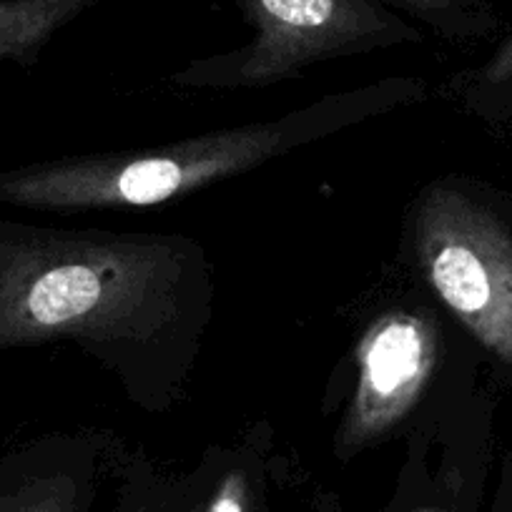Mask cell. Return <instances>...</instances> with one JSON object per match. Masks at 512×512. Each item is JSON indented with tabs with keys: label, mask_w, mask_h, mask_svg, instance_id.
I'll return each mask as SVG.
<instances>
[{
	"label": "cell",
	"mask_w": 512,
	"mask_h": 512,
	"mask_svg": "<svg viewBox=\"0 0 512 512\" xmlns=\"http://www.w3.org/2000/svg\"><path fill=\"white\" fill-rule=\"evenodd\" d=\"M422 98L420 78H384L329 93L274 121L221 128L154 149L66 156L3 171L0 204L66 214L159 206Z\"/></svg>",
	"instance_id": "obj_2"
},
{
	"label": "cell",
	"mask_w": 512,
	"mask_h": 512,
	"mask_svg": "<svg viewBox=\"0 0 512 512\" xmlns=\"http://www.w3.org/2000/svg\"><path fill=\"white\" fill-rule=\"evenodd\" d=\"M211 309L209 262L189 236L0 219V352L73 342L116 372L131 400L164 410Z\"/></svg>",
	"instance_id": "obj_1"
},
{
	"label": "cell",
	"mask_w": 512,
	"mask_h": 512,
	"mask_svg": "<svg viewBox=\"0 0 512 512\" xmlns=\"http://www.w3.org/2000/svg\"><path fill=\"white\" fill-rule=\"evenodd\" d=\"M101 0H0V63L33 66L58 31Z\"/></svg>",
	"instance_id": "obj_6"
},
{
	"label": "cell",
	"mask_w": 512,
	"mask_h": 512,
	"mask_svg": "<svg viewBox=\"0 0 512 512\" xmlns=\"http://www.w3.org/2000/svg\"><path fill=\"white\" fill-rule=\"evenodd\" d=\"M66 457H43L36 447L33 470L0 492V512H78L83 500V477Z\"/></svg>",
	"instance_id": "obj_7"
},
{
	"label": "cell",
	"mask_w": 512,
	"mask_h": 512,
	"mask_svg": "<svg viewBox=\"0 0 512 512\" xmlns=\"http://www.w3.org/2000/svg\"><path fill=\"white\" fill-rule=\"evenodd\" d=\"M480 76H482V81L490 83V86L512 83V36H507L505 41L495 48V53L490 56V61L482 66Z\"/></svg>",
	"instance_id": "obj_10"
},
{
	"label": "cell",
	"mask_w": 512,
	"mask_h": 512,
	"mask_svg": "<svg viewBox=\"0 0 512 512\" xmlns=\"http://www.w3.org/2000/svg\"><path fill=\"white\" fill-rule=\"evenodd\" d=\"M204 512H251V482L241 467L226 472Z\"/></svg>",
	"instance_id": "obj_9"
},
{
	"label": "cell",
	"mask_w": 512,
	"mask_h": 512,
	"mask_svg": "<svg viewBox=\"0 0 512 512\" xmlns=\"http://www.w3.org/2000/svg\"><path fill=\"white\" fill-rule=\"evenodd\" d=\"M440 327L425 312L392 309L374 319L357 349V387L337 440L342 452L390 435L412 412L440 362Z\"/></svg>",
	"instance_id": "obj_5"
},
{
	"label": "cell",
	"mask_w": 512,
	"mask_h": 512,
	"mask_svg": "<svg viewBox=\"0 0 512 512\" xmlns=\"http://www.w3.org/2000/svg\"><path fill=\"white\" fill-rule=\"evenodd\" d=\"M254 36L241 48L189 63L174 83L262 88L317 63L422 41L415 23L384 0H236Z\"/></svg>",
	"instance_id": "obj_3"
},
{
	"label": "cell",
	"mask_w": 512,
	"mask_h": 512,
	"mask_svg": "<svg viewBox=\"0 0 512 512\" xmlns=\"http://www.w3.org/2000/svg\"><path fill=\"white\" fill-rule=\"evenodd\" d=\"M445 38H465L487 21L485 0H384Z\"/></svg>",
	"instance_id": "obj_8"
},
{
	"label": "cell",
	"mask_w": 512,
	"mask_h": 512,
	"mask_svg": "<svg viewBox=\"0 0 512 512\" xmlns=\"http://www.w3.org/2000/svg\"><path fill=\"white\" fill-rule=\"evenodd\" d=\"M415 254L440 302L512 367V234L465 191L435 184L415 214Z\"/></svg>",
	"instance_id": "obj_4"
}]
</instances>
